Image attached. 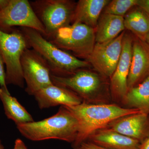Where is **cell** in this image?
Here are the masks:
<instances>
[{"mask_svg": "<svg viewBox=\"0 0 149 149\" xmlns=\"http://www.w3.org/2000/svg\"><path fill=\"white\" fill-rule=\"evenodd\" d=\"M65 107L74 114L78 123L77 137L72 144L73 149L87 141L97 130L107 127L113 120L142 112L139 109L126 108L115 103L93 104L82 103L74 106Z\"/></svg>", "mask_w": 149, "mask_h": 149, "instance_id": "1", "label": "cell"}, {"mask_svg": "<svg viewBox=\"0 0 149 149\" xmlns=\"http://www.w3.org/2000/svg\"><path fill=\"white\" fill-rule=\"evenodd\" d=\"M17 128L23 137L30 141L55 139L72 144L77 137L78 123L66 107L61 106L57 112L51 117L17 125Z\"/></svg>", "mask_w": 149, "mask_h": 149, "instance_id": "2", "label": "cell"}, {"mask_svg": "<svg viewBox=\"0 0 149 149\" xmlns=\"http://www.w3.org/2000/svg\"><path fill=\"white\" fill-rule=\"evenodd\" d=\"M54 85L67 88L76 94L82 103L93 104L113 103L110 86L97 72L82 68L65 77L51 75Z\"/></svg>", "mask_w": 149, "mask_h": 149, "instance_id": "3", "label": "cell"}, {"mask_svg": "<svg viewBox=\"0 0 149 149\" xmlns=\"http://www.w3.org/2000/svg\"><path fill=\"white\" fill-rule=\"evenodd\" d=\"M29 45L45 60L50 68L52 74L65 77L78 70L89 67L88 61L77 58L72 54L62 50L45 39L37 30L21 27Z\"/></svg>", "mask_w": 149, "mask_h": 149, "instance_id": "4", "label": "cell"}, {"mask_svg": "<svg viewBox=\"0 0 149 149\" xmlns=\"http://www.w3.org/2000/svg\"><path fill=\"white\" fill-rule=\"evenodd\" d=\"M29 48L25 36L20 29H14L10 33L0 30V52L6 65V85L24 87L21 64L22 56Z\"/></svg>", "mask_w": 149, "mask_h": 149, "instance_id": "5", "label": "cell"}, {"mask_svg": "<svg viewBox=\"0 0 149 149\" xmlns=\"http://www.w3.org/2000/svg\"><path fill=\"white\" fill-rule=\"evenodd\" d=\"M46 39L59 49L70 51L77 58L87 61L96 44L95 32L85 24L73 23L61 28Z\"/></svg>", "mask_w": 149, "mask_h": 149, "instance_id": "6", "label": "cell"}, {"mask_svg": "<svg viewBox=\"0 0 149 149\" xmlns=\"http://www.w3.org/2000/svg\"><path fill=\"white\" fill-rule=\"evenodd\" d=\"M29 2L44 26L46 39L71 24L77 3L69 0H36Z\"/></svg>", "mask_w": 149, "mask_h": 149, "instance_id": "7", "label": "cell"}, {"mask_svg": "<svg viewBox=\"0 0 149 149\" xmlns=\"http://www.w3.org/2000/svg\"><path fill=\"white\" fill-rule=\"evenodd\" d=\"M16 26L35 29L43 37L45 35L44 26L27 0H9L0 10V30L10 33Z\"/></svg>", "mask_w": 149, "mask_h": 149, "instance_id": "8", "label": "cell"}, {"mask_svg": "<svg viewBox=\"0 0 149 149\" xmlns=\"http://www.w3.org/2000/svg\"><path fill=\"white\" fill-rule=\"evenodd\" d=\"M21 64L24 82L25 92L34 96L41 89L53 85L50 68L47 62L40 54L31 48L24 51Z\"/></svg>", "mask_w": 149, "mask_h": 149, "instance_id": "9", "label": "cell"}, {"mask_svg": "<svg viewBox=\"0 0 149 149\" xmlns=\"http://www.w3.org/2000/svg\"><path fill=\"white\" fill-rule=\"evenodd\" d=\"M125 32L106 42L96 43L87 61L95 70L107 78H110L116 69L121 55Z\"/></svg>", "mask_w": 149, "mask_h": 149, "instance_id": "10", "label": "cell"}, {"mask_svg": "<svg viewBox=\"0 0 149 149\" xmlns=\"http://www.w3.org/2000/svg\"><path fill=\"white\" fill-rule=\"evenodd\" d=\"M133 37L124 34L121 55L116 69L110 78V90L113 103L121 104L128 91L127 81L132 59Z\"/></svg>", "mask_w": 149, "mask_h": 149, "instance_id": "11", "label": "cell"}, {"mask_svg": "<svg viewBox=\"0 0 149 149\" xmlns=\"http://www.w3.org/2000/svg\"><path fill=\"white\" fill-rule=\"evenodd\" d=\"M107 127L142 143L149 137V115L140 112L125 116L111 121Z\"/></svg>", "mask_w": 149, "mask_h": 149, "instance_id": "12", "label": "cell"}, {"mask_svg": "<svg viewBox=\"0 0 149 149\" xmlns=\"http://www.w3.org/2000/svg\"><path fill=\"white\" fill-rule=\"evenodd\" d=\"M40 109L60 106L73 107L82 100L72 91L54 84L41 89L34 95Z\"/></svg>", "mask_w": 149, "mask_h": 149, "instance_id": "13", "label": "cell"}, {"mask_svg": "<svg viewBox=\"0 0 149 149\" xmlns=\"http://www.w3.org/2000/svg\"><path fill=\"white\" fill-rule=\"evenodd\" d=\"M149 73V45L136 37L133 38L132 45V59L127 81L128 91L141 83Z\"/></svg>", "mask_w": 149, "mask_h": 149, "instance_id": "14", "label": "cell"}, {"mask_svg": "<svg viewBox=\"0 0 149 149\" xmlns=\"http://www.w3.org/2000/svg\"><path fill=\"white\" fill-rule=\"evenodd\" d=\"M86 141L108 149H139L141 143L108 127L97 130Z\"/></svg>", "mask_w": 149, "mask_h": 149, "instance_id": "15", "label": "cell"}, {"mask_svg": "<svg viewBox=\"0 0 149 149\" xmlns=\"http://www.w3.org/2000/svg\"><path fill=\"white\" fill-rule=\"evenodd\" d=\"M110 1L80 0L76 3L71 24L82 23L95 29L102 11Z\"/></svg>", "mask_w": 149, "mask_h": 149, "instance_id": "16", "label": "cell"}, {"mask_svg": "<svg viewBox=\"0 0 149 149\" xmlns=\"http://www.w3.org/2000/svg\"><path fill=\"white\" fill-rule=\"evenodd\" d=\"M125 29L124 17L103 13L100 17L95 29L96 43L113 40Z\"/></svg>", "mask_w": 149, "mask_h": 149, "instance_id": "17", "label": "cell"}, {"mask_svg": "<svg viewBox=\"0 0 149 149\" xmlns=\"http://www.w3.org/2000/svg\"><path fill=\"white\" fill-rule=\"evenodd\" d=\"M121 104L124 108L149 115V73L141 83L128 90Z\"/></svg>", "mask_w": 149, "mask_h": 149, "instance_id": "18", "label": "cell"}, {"mask_svg": "<svg viewBox=\"0 0 149 149\" xmlns=\"http://www.w3.org/2000/svg\"><path fill=\"white\" fill-rule=\"evenodd\" d=\"M0 100L2 103L6 116L14 121L16 126L34 121L32 116L16 98L1 88Z\"/></svg>", "mask_w": 149, "mask_h": 149, "instance_id": "19", "label": "cell"}, {"mask_svg": "<svg viewBox=\"0 0 149 149\" xmlns=\"http://www.w3.org/2000/svg\"><path fill=\"white\" fill-rule=\"evenodd\" d=\"M124 24L125 29L131 31L136 37L145 41L149 32V15L137 6L125 15Z\"/></svg>", "mask_w": 149, "mask_h": 149, "instance_id": "20", "label": "cell"}, {"mask_svg": "<svg viewBox=\"0 0 149 149\" xmlns=\"http://www.w3.org/2000/svg\"><path fill=\"white\" fill-rule=\"evenodd\" d=\"M137 0H113L104 8L103 13L124 17L126 13L137 5Z\"/></svg>", "mask_w": 149, "mask_h": 149, "instance_id": "21", "label": "cell"}, {"mask_svg": "<svg viewBox=\"0 0 149 149\" xmlns=\"http://www.w3.org/2000/svg\"><path fill=\"white\" fill-rule=\"evenodd\" d=\"M3 59L0 52V87L7 93L10 94L8 89L6 81V70Z\"/></svg>", "mask_w": 149, "mask_h": 149, "instance_id": "22", "label": "cell"}, {"mask_svg": "<svg viewBox=\"0 0 149 149\" xmlns=\"http://www.w3.org/2000/svg\"><path fill=\"white\" fill-rule=\"evenodd\" d=\"M73 149H108L100 146L89 141L83 142Z\"/></svg>", "mask_w": 149, "mask_h": 149, "instance_id": "23", "label": "cell"}, {"mask_svg": "<svg viewBox=\"0 0 149 149\" xmlns=\"http://www.w3.org/2000/svg\"><path fill=\"white\" fill-rule=\"evenodd\" d=\"M136 6L145 11L149 15V0H137Z\"/></svg>", "mask_w": 149, "mask_h": 149, "instance_id": "24", "label": "cell"}, {"mask_svg": "<svg viewBox=\"0 0 149 149\" xmlns=\"http://www.w3.org/2000/svg\"><path fill=\"white\" fill-rule=\"evenodd\" d=\"M13 149H28L23 141L20 139H17L15 142Z\"/></svg>", "mask_w": 149, "mask_h": 149, "instance_id": "25", "label": "cell"}, {"mask_svg": "<svg viewBox=\"0 0 149 149\" xmlns=\"http://www.w3.org/2000/svg\"><path fill=\"white\" fill-rule=\"evenodd\" d=\"M139 149H149V137L141 143Z\"/></svg>", "mask_w": 149, "mask_h": 149, "instance_id": "26", "label": "cell"}, {"mask_svg": "<svg viewBox=\"0 0 149 149\" xmlns=\"http://www.w3.org/2000/svg\"><path fill=\"white\" fill-rule=\"evenodd\" d=\"M9 2V0H0V10L6 6Z\"/></svg>", "mask_w": 149, "mask_h": 149, "instance_id": "27", "label": "cell"}, {"mask_svg": "<svg viewBox=\"0 0 149 149\" xmlns=\"http://www.w3.org/2000/svg\"><path fill=\"white\" fill-rule=\"evenodd\" d=\"M145 41L149 45V32L146 36Z\"/></svg>", "mask_w": 149, "mask_h": 149, "instance_id": "28", "label": "cell"}, {"mask_svg": "<svg viewBox=\"0 0 149 149\" xmlns=\"http://www.w3.org/2000/svg\"><path fill=\"white\" fill-rule=\"evenodd\" d=\"M0 149H5L1 141L0 140Z\"/></svg>", "mask_w": 149, "mask_h": 149, "instance_id": "29", "label": "cell"}]
</instances>
